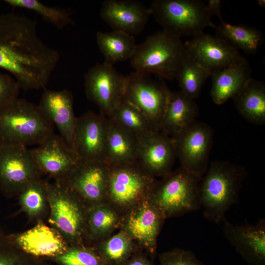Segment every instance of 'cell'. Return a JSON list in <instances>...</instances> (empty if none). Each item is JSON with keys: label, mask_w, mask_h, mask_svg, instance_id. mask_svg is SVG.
<instances>
[{"label": "cell", "mask_w": 265, "mask_h": 265, "mask_svg": "<svg viewBox=\"0 0 265 265\" xmlns=\"http://www.w3.org/2000/svg\"><path fill=\"white\" fill-rule=\"evenodd\" d=\"M173 139L180 166L201 179L209 165L213 141L212 128L195 120Z\"/></svg>", "instance_id": "7c38bea8"}, {"label": "cell", "mask_w": 265, "mask_h": 265, "mask_svg": "<svg viewBox=\"0 0 265 265\" xmlns=\"http://www.w3.org/2000/svg\"><path fill=\"white\" fill-rule=\"evenodd\" d=\"M176 158L173 138L161 131L138 141L137 162L156 178H163L172 171Z\"/></svg>", "instance_id": "ac0fdd59"}, {"label": "cell", "mask_w": 265, "mask_h": 265, "mask_svg": "<svg viewBox=\"0 0 265 265\" xmlns=\"http://www.w3.org/2000/svg\"><path fill=\"white\" fill-rule=\"evenodd\" d=\"M0 265H43L16 246L0 228Z\"/></svg>", "instance_id": "e575fe53"}, {"label": "cell", "mask_w": 265, "mask_h": 265, "mask_svg": "<svg viewBox=\"0 0 265 265\" xmlns=\"http://www.w3.org/2000/svg\"><path fill=\"white\" fill-rule=\"evenodd\" d=\"M223 232L229 242L252 265H264L265 261V220L255 225H234L226 219Z\"/></svg>", "instance_id": "7402d4cb"}, {"label": "cell", "mask_w": 265, "mask_h": 265, "mask_svg": "<svg viewBox=\"0 0 265 265\" xmlns=\"http://www.w3.org/2000/svg\"><path fill=\"white\" fill-rule=\"evenodd\" d=\"M47 183L42 178L35 181L18 195L21 209L26 213L30 222L36 223L48 217Z\"/></svg>", "instance_id": "4dcf8cb0"}, {"label": "cell", "mask_w": 265, "mask_h": 265, "mask_svg": "<svg viewBox=\"0 0 265 265\" xmlns=\"http://www.w3.org/2000/svg\"><path fill=\"white\" fill-rule=\"evenodd\" d=\"M198 107L194 99L182 91L170 92L160 131L173 138L196 120Z\"/></svg>", "instance_id": "cb8c5ba5"}, {"label": "cell", "mask_w": 265, "mask_h": 265, "mask_svg": "<svg viewBox=\"0 0 265 265\" xmlns=\"http://www.w3.org/2000/svg\"><path fill=\"white\" fill-rule=\"evenodd\" d=\"M211 96L213 102L221 105L232 99L252 78L251 69L243 57L212 73Z\"/></svg>", "instance_id": "603a6c76"}, {"label": "cell", "mask_w": 265, "mask_h": 265, "mask_svg": "<svg viewBox=\"0 0 265 265\" xmlns=\"http://www.w3.org/2000/svg\"><path fill=\"white\" fill-rule=\"evenodd\" d=\"M10 240L27 254L37 257H55L64 253L69 245L54 228L44 221L37 222L24 232L8 234Z\"/></svg>", "instance_id": "ffe728a7"}, {"label": "cell", "mask_w": 265, "mask_h": 265, "mask_svg": "<svg viewBox=\"0 0 265 265\" xmlns=\"http://www.w3.org/2000/svg\"><path fill=\"white\" fill-rule=\"evenodd\" d=\"M107 118L130 132L138 140L157 132L153 129L145 115L124 98Z\"/></svg>", "instance_id": "1f68e13d"}, {"label": "cell", "mask_w": 265, "mask_h": 265, "mask_svg": "<svg viewBox=\"0 0 265 265\" xmlns=\"http://www.w3.org/2000/svg\"><path fill=\"white\" fill-rule=\"evenodd\" d=\"M246 175L243 167L227 161L209 164L199 185L201 208L207 219L216 224L223 222L226 212L238 202Z\"/></svg>", "instance_id": "7a4b0ae2"}, {"label": "cell", "mask_w": 265, "mask_h": 265, "mask_svg": "<svg viewBox=\"0 0 265 265\" xmlns=\"http://www.w3.org/2000/svg\"><path fill=\"white\" fill-rule=\"evenodd\" d=\"M157 182L137 162L109 166L106 203L123 215L149 199Z\"/></svg>", "instance_id": "ba28073f"}, {"label": "cell", "mask_w": 265, "mask_h": 265, "mask_svg": "<svg viewBox=\"0 0 265 265\" xmlns=\"http://www.w3.org/2000/svg\"><path fill=\"white\" fill-rule=\"evenodd\" d=\"M48 222L70 247L86 246L87 209L64 184L47 183Z\"/></svg>", "instance_id": "8992f818"}, {"label": "cell", "mask_w": 265, "mask_h": 265, "mask_svg": "<svg viewBox=\"0 0 265 265\" xmlns=\"http://www.w3.org/2000/svg\"><path fill=\"white\" fill-rule=\"evenodd\" d=\"M73 104L74 97L70 91L44 89L37 106L42 114L57 127L66 143L74 149L77 117Z\"/></svg>", "instance_id": "44dd1931"}, {"label": "cell", "mask_w": 265, "mask_h": 265, "mask_svg": "<svg viewBox=\"0 0 265 265\" xmlns=\"http://www.w3.org/2000/svg\"><path fill=\"white\" fill-rule=\"evenodd\" d=\"M96 41L104 62L111 65L130 59L137 47L133 35L119 31H98Z\"/></svg>", "instance_id": "83f0119b"}, {"label": "cell", "mask_w": 265, "mask_h": 265, "mask_svg": "<svg viewBox=\"0 0 265 265\" xmlns=\"http://www.w3.org/2000/svg\"><path fill=\"white\" fill-rule=\"evenodd\" d=\"M107 118L90 111L77 117L74 149L81 160L104 161Z\"/></svg>", "instance_id": "2e32d148"}, {"label": "cell", "mask_w": 265, "mask_h": 265, "mask_svg": "<svg viewBox=\"0 0 265 265\" xmlns=\"http://www.w3.org/2000/svg\"><path fill=\"white\" fill-rule=\"evenodd\" d=\"M123 215L107 203L87 210L85 224V244L92 247L111 236L121 227Z\"/></svg>", "instance_id": "484cf974"}, {"label": "cell", "mask_w": 265, "mask_h": 265, "mask_svg": "<svg viewBox=\"0 0 265 265\" xmlns=\"http://www.w3.org/2000/svg\"><path fill=\"white\" fill-rule=\"evenodd\" d=\"M138 141L133 135L107 118L106 162L112 166L137 162Z\"/></svg>", "instance_id": "d4e9b609"}, {"label": "cell", "mask_w": 265, "mask_h": 265, "mask_svg": "<svg viewBox=\"0 0 265 265\" xmlns=\"http://www.w3.org/2000/svg\"><path fill=\"white\" fill-rule=\"evenodd\" d=\"M43 176L27 147L0 145V190L5 197L18 196Z\"/></svg>", "instance_id": "30bf717a"}, {"label": "cell", "mask_w": 265, "mask_h": 265, "mask_svg": "<svg viewBox=\"0 0 265 265\" xmlns=\"http://www.w3.org/2000/svg\"><path fill=\"white\" fill-rule=\"evenodd\" d=\"M258 5L261 7H265V0H258Z\"/></svg>", "instance_id": "60d3db41"}, {"label": "cell", "mask_w": 265, "mask_h": 265, "mask_svg": "<svg viewBox=\"0 0 265 265\" xmlns=\"http://www.w3.org/2000/svg\"><path fill=\"white\" fill-rule=\"evenodd\" d=\"M200 180L180 166L158 181L149 200L165 219L197 211Z\"/></svg>", "instance_id": "5b68a950"}, {"label": "cell", "mask_w": 265, "mask_h": 265, "mask_svg": "<svg viewBox=\"0 0 265 265\" xmlns=\"http://www.w3.org/2000/svg\"><path fill=\"white\" fill-rule=\"evenodd\" d=\"M238 112L254 125L265 123V83L251 78L233 98Z\"/></svg>", "instance_id": "4316f807"}, {"label": "cell", "mask_w": 265, "mask_h": 265, "mask_svg": "<svg viewBox=\"0 0 265 265\" xmlns=\"http://www.w3.org/2000/svg\"><path fill=\"white\" fill-rule=\"evenodd\" d=\"M127 80L124 98L145 115L156 131H160L171 92L166 84L151 74L135 71Z\"/></svg>", "instance_id": "9c48e42d"}, {"label": "cell", "mask_w": 265, "mask_h": 265, "mask_svg": "<svg viewBox=\"0 0 265 265\" xmlns=\"http://www.w3.org/2000/svg\"><path fill=\"white\" fill-rule=\"evenodd\" d=\"M30 151L42 175L57 183L64 184L81 161L75 151L54 132Z\"/></svg>", "instance_id": "4fadbf2b"}, {"label": "cell", "mask_w": 265, "mask_h": 265, "mask_svg": "<svg viewBox=\"0 0 265 265\" xmlns=\"http://www.w3.org/2000/svg\"><path fill=\"white\" fill-rule=\"evenodd\" d=\"M211 73L199 65L188 55L183 61L175 79L181 91L190 98H198L202 88Z\"/></svg>", "instance_id": "d6a6232c"}, {"label": "cell", "mask_w": 265, "mask_h": 265, "mask_svg": "<svg viewBox=\"0 0 265 265\" xmlns=\"http://www.w3.org/2000/svg\"><path fill=\"white\" fill-rule=\"evenodd\" d=\"M141 251L134 254L124 265H154L148 257Z\"/></svg>", "instance_id": "f35d334b"}, {"label": "cell", "mask_w": 265, "mask_h": 265, "mask_svg": "<svg viewBox=\"0 0 265 265\" xmlns=\"http://www.w3.org/2000/svg\"><path fill=\"white\" fill-rule=\"evenodd\" d=\"M165 220L148 199L123 215L120 227L141 250L154 257L157 238Z\"/></svg>", "instance_id": "5bb4252c"}, {"label": "cell", "mask_w": 265, "mask_h": 265, "mask_svg": "<svg viewBox=\"0 0 265 265\" xmlns=\"http://www.w3.org/2000/svg\"><path fill=\"white\" fill-rule=\"evenodd\" d=\"M54 132V125L38 106L19 97L0 107V145H38Z\"/></svg>", "instance_id": "3957f363"}, {"label": "cell", "mask_w": 265, "mask_h": 265, "mask_svg": "<svg viewBox=\"0 0 265 265\" xmlns=\"http://www.w3.org/2000/svg\"><path fill=\"white\" fill-rule=\"evenodd\" d=\"M54 259L59 265H106L92 247L85 246L70 247Z\"/></svg>", "instance_id": "d590c367"}, {"label": "cell", "mask_w": 265, "mask_h": 265, "mask_svg": "<svg viewBox=\"0 0 265 265\" xmlns=\"http://www.w3.org/2000/svg\"><path fill=\"white\" fill-rule=\"evenodd\" d=\"M4 2L13 7L34 11L58 29L72 23L71 14L69 11L47 6L38 0H5Z\"/></svg>", "instance_id": "836d02e7"}, {"label": "cell", "mask_w": 265, "mask_h": 265, "mask_svg": "<svg viewBox=\"0 0 265 265\" xmlns=\"http://www.w3.org/2000/svg\"><path fill=\"white\" fill-rule=\"evenodd\" d=\"M59 60L38 36L36 22L25 15L0 14V68L25 91L45 88Z\"/></svg>", "instance_id": "6da1fadb"}, {"label": "cell", "mask_w": 265, "mask_h": 265, "mask_svg": "<svg viewBox=\"0 0 265 265\" xmlns=\"http://www.w3.org/2000/svg\"><path fill=\"white\" fill-rule=\"evenodd\" d=\"M109 173L104 161L81 160L64 184L88 209L106 203Z\"/></svg>", "instance_id": "9a60e30c"}, {"label": "cell", "mask_w": 265, "mask_h": 265, "mask_svg": "<svg viewBox=\"0 0 265 265\" xmlns=\"http://www.w3.org/2000/svg\"><path fill=\"white\" fill-rule=\"evenodd\" d=\"M221 3L222 2L220 0H209L207 3L205 4L206 10L211 17L212 15H216L220 20L222 19Z\"/></svg>", "instance_id": "ab89813d"}, {"label": "cell", "mask_w": 265, "mask_h": 265, "mask_svg": "<svg viewBox=\"0 0 265 265\" xmlns=\"http://www.w3.org/2000/svg\"><path fill=\"white\" fill-rule=\"evenodd\" d=\"M149 7L163 30L180 38L193 37L206 27L216 26L201 0H155Z\"/></svg>", "instance_id": "52a82bcc"}, {"label": "cell", "mask_w": 265, "mask_h": 265, "mask_svg": "<svg viewBox=\"0 0 265 265\" xmlns=\"http://www.w3.org/2000/svg\"><path fill=\"white\" fill-rule=\"evenodd\" d=\"M100 15L112 30L134 36L144 29L151 13L149 7L137 0H106Z\"/></svg>", "instance_id": "d6986e66"}, {"label": "cell", "mask_w": 265, "mask_h": 265, "mask_svg": "<svg viewBox=\"0 0 265 265\" xmlns=\"http://www.w3.org/2000/svg\"><path fill=\"white\" fill-rule=\"evenodd\" d=\"M184 44L187 55L211 75L243 58L225 41L203 32Z\"/></svg>", "instance_id": "e0dca14e"}, {"label": "cell", "mask_w": 265, "mask_h": 265, "mask_svg": "<svg viewBox=\"0 0 265 265\" xmlns=\"http://www.w3.org/2000/svg\"><path fill=\"white\" fill-rule=\"evenodd\" d=\"M159 265H203L189 251L175 248L159 255Z\"/></svg>", "instance_id": "8d00e7d4"}, {"label": "cell", "mask_w": 265, "mask_h": 265, "mask_svg": "<svg viewBox=\"0 0 265 265\" xmlns=\"http://www.w3.org/2000/svg\"><path fill=\"white\" fill-rule=\"evenodd\" d=\"M215 26L216 36L246 53L255 54L263 42L262 33L256 28L244 25H233L223 19Z\"/></svg>", "instance_id": "f1b7e54d"}, {"label": "cell", "mask_w": 265, "mask_h": 265, "mask_svg": "<svg viewBox=\"0 0 265 265\" xmlns=\"http://www.w3.org/2000/svg\"><path fill=\"white\" fill-rule=\"evenodd\" d=\"M20 89L12 76L0 71V107L18 97Z\"/></svg>", "instance_id": "74e56055"}, {"label": "cell", "mask_w": 265, "mask_h": 265, "mask_svg": "<svg viewBox=\"0 0 265 265\" xmlns=\"http://www.w3.org/2000/svg\"><path fill=\"white\" fill-rule=\"evenodd\" d=\"M187 55L181 38L162 30L149 36L137 45L130 59L135 71L155 74L166 80L175 79L178 70Z\"/></svg>", "instance_id": "277c9868"}, {"label": "cell", "mask_w": 265, "mask_h": 265, "mask_svg": "<svg viewBox=\"0 0 265 265\" xmlns=\"http://www.w3.org/2000/svg\"><path fill=\"white\" fill-rule=\"evenodd\" d=\"M127 82V76L113 65L98 63L84 75L85 94L98 106L101 114L107 117L124 99Z\"/></svg>", "instance_id": "8fae6325"}, {"label": "cell", "mask_w": 265, "mask_h": 265, "mask_svg": "<svg viewBox=\"0 0 265 265\" xmlns=\"http://www.w3.org/2000/svg\"><path fill=\"white\" fill-rule=\"evenodd\" d=\"M92 248L106 265H124L134 254L141 250L122 229Z\"/></svg>", "instance_id": "f546056e"}]
</instances>
